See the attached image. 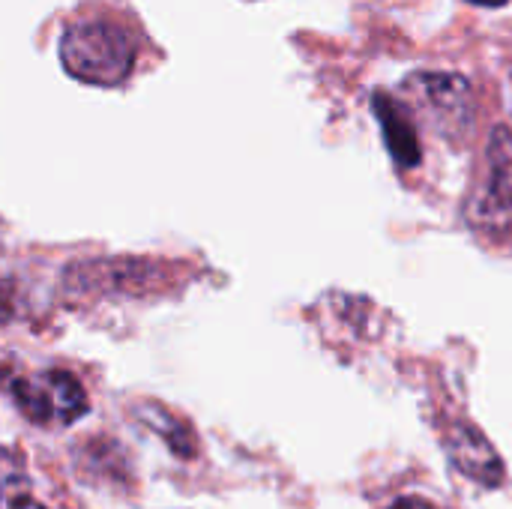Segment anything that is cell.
Here are the masks:
<instances>
[{"instance_id":"obj_4","label":"cell","mask_w":512,"mask_h":509,"mask_svg":"<svg viewBox=\"0 0 512 509\" xmlns=\"http://www.w3.org/2000/svg\"><path fill=\"white\" fill-rule=\"evenodd\" d=\"M450 456L468 477H474L483 486H498L504 477V465L498 453L477 429H468V426L456 429L450 435Z\"/></svg>"},{"instance_id":"obj_5","label":"cell","mask_w":512,"mask_h":509,"mask_svg":"<svg viewBox=\"0 0 512 509\" xmlns=\"http://www.w3.org/2000/svg\"><path fill=\"white\" fill-rule=\"evenodd\" d=\"M375 108H378V120H381L390 153L402 165H417L420 162V141H417V132L411 126V117L405 114V108L390 102L387 96H378Z\"/></svg>"},{"instance_id":"obj_7","label":"cell","mask_w":512,"mask_h":509,"mask_svg":"<svg viewBox=\"0 0 512 509\" xmlns=\"http://www.w3.org/2000/svg\"><path fill=\"white\" fill-rule=\"evenodd\" d=\"M9 509H45V507H39V504H36V501H30V498H21V501H15Z\"/></svg>"},{"instance_id":"obj_3","label":"cell","mask_w":512,"mask_h":509,"mask_svg":"<svg viewBox=\"0 0 512 509\" xmlns=\"http://www.w3.org/2000/svg\"><path fill=\"white\" fill-rule=\"evenodd\" d=\"M471 222L486 231L512 228V135L495 129L486 150V177L471 201Z\"/></svg>"},{"instance_id":"obj_6","label":"cell","mask_w":512,"mask_h":509,"mask_svg":"<svg viewBox=\"0 0 512 509\" xmlns=\"http://www.w3.org/2000/svg\"><path fill=\"white\" fill-rule=\"evenodd\" d=\"M390 509H435L429 501H423V498H402V501H396Z\"/></svg>"},{"instance_id":"obj_8","label":"cell","mask_w":512,"mask_h":509,"mask_svg":"<svg viewBox=\"0 0 512 509\" xmlns=\"http://www.w3.org/2000/svg\"><path fill=\"white\" fill-rule=\"evenodd\" d=\"M471 3H477V6H504L507 0H471Z\"/></svg>"},{"instance_id":"obj_1","label":"cell","mask_w":512,"mask_h":509,"mask_svg":"<svg viewBox=\"0 0 512 509\" xmlns=\"http://www.w3.org/2000/svg\"><path fill=\"white\" fill-rule=\"evenodd\" d=\"M60 60L72 78L114 87L135 63V45L129 33L111 21H78L60 39Z\"/></svg>"},{"instance_id":"obj_2","label":"cell","mask_w":512,"mask_h":509,"mask_svg":"<svg viewBox=\"0 0 512 509\" xmlns=\"http://www.w3.org/2000/svg\"><path fill=\"white\" fill-rule=\"evenodd\" d=\"M6 390L18 411L36 426H69L87 414V396L78 378L63 369L15 375Z\"/></svg>"}]
</instances>
